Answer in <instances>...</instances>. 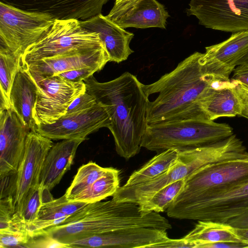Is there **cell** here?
<instances>
[{"instance_id": "obj_1", "label": "cell", "mask_w": 248, "mask_h": 248, "mask_svg": "<svg viewBox=\"0 0 248 248\" xmlns=\"http://www.w3.org/2000/svg\"><path fill=\"white\" fill-rule=\"evenodd\" d=\"M86 91L107 111L108 129L114 140L117 153L126 160L138 154L141 148L147 122L149 96L137 78L125 72L105 82L93 75L84 80Z\"/></svg>"}, {"instance_id": "obj_2", "label": "cell", "mask_w": 248, "mask_h": 248, "mask_svg": "<svg viewBox=\"0 0 248 248\" xmlns=\"http://www.w3.org/2000/svg\"><path fill=\"white\" fill-rule=\"evenodd\" d=\"M203 53L195 52L179 62L171 72L143 89L149 96L158 93L149 102L148 124L180 120L207 119L200 101L217 78L205 74L201 63ZM208 120V119H207Z\"/></svg>"}, {"instance_id": "obj_3", "label": "cell", "mask_w": 248, "mask_h": 248, "mask_svg": "<svg viewBox=\"0 0 248 248\" xmlns=\"http://www.w3.org/2000/svg\"><path fill=\"white\" fill-rule=\"evenodd\" d=\"M131 227H148L166 231L172 228L169 220L159 213L144 214L136 203L119 202L112 199L88 203L60 224L34 234L47 235L69 248L70 244L79 239Z\"/></svg>"}, {"instance_id": "obj_4", "label": "cell", "mask_w": 248, "mask_h": 248, "mask_svg": "<svg viewBox=\"0 0 248 248\" xmlns=\"http://www.w3.org/2000/svg\"><path fill=\"white\" fill-rule=\"evenodd\" d=\"M248 159V151L236 135L202 146L179 151L175 162L167 170L140 186L117 190L112 196L119 202L140 205L165 186L185 179L200 168L209 164Z\"/></svg>"}, {"instance_id": "obj_5", "label": "cell", "mask_w": 248, "mask_h": 248, "mask_svg": "<svg viewBox=\"0 0 248 248\" xmlns=\"http://www.w3.org/2000/svg\"><path fill=\"white\" fill-rule=\"evenodd\" d=\"M233 134L229 124L207 119H192L148 124L141 147L162 152L179 151L202 146L226 139Z\"/></svg>"}, {"instance_id": "obj_6", "label": "cell", "mask_w": 248, "mask_h": 248, "mask_svg": "<svg viewBox=\"0 0 248 248\" xmlns=\"http://www.w3.org/2000/svg\"><path fill=\"white\" fill-rule=\"evenodd\" d=\"M182 190L171 204L206 199L248 183V159L206 165L185 179Z\"/></svg>"}, {"instance_id": "obj_7", "label": "cell", "mask_w": 248, "mask_h": 248, "mask_svg": "<svg viewBox=\"0 0 248 248\" xmlns=\"http://www.w3.org/2000/svg\"><path fill=\"white\" fill-rule=\"evenodd\" d=\"M103 46L98 34L83 28L79 20L55 19L49 30L22 55V65L73 50Z\"/></svg>"}, {"instance_id": "obj_8", "label": "cell", "mask_w": 248, "mask_h": 248, "mask_svg": "<svg viewBox=\"0 0 248 248\" xmlns=\"http://www.w3.org/2000/svg\"><path fill=\"white\" fill-rule=\"evenodd\" d=\"M48 15L26 11L0 2V46L22 55L53 25Z\"/></svg>"}, {"instance_id": "obj_9", "label": "cell", "mask_w": 248, "mask_h": 248, "mask_svg": "<svg viewBox=\"0 0 248 248\" xmlns=\"http://www.w3.org/2000/svg\"><path fill=\"white\" fill-rule=\"evenodd\" d=\"M248 211V183L210 198L171 204L169 217L227 223Z\"/></svg>"}, {"instance_id": "obj_10", "label": "cell", "mask_w": 248, "mask_h": 248, "mask_svg": "<svg viewBox=\"0 0 248 248\" xmlns=\"http://www.w3.org/2000/svg\"><path fill=\"white\" fill-rule=\"evenodd\" d=\"M34 79L38 86L34 116L36 126L55 123L66 114L75 99L86 92L84 81L72 82L58 75Z\"/></svg>"}, {"instance_id": "obj_11", "label": "cell", "mask_w": 248, "mask_h": 248, "mask_svg": "<svg viewBox=\"0 0 248 248\" xmlns=\"http://www.w3.org/2000/svg\"><path fill=\"white\" fill-rule=\"evenodd\" d=\"M51 140L31 130L16 173L10 181V194L14 198L16 213L20 217L24 201L31 187L39 185V178L45 159L53 145Z\"/></svg>"}, {"instance_id": "obj_12", "label": "cell", "mask_w": 248, "mask_h": 248, "mask_svg": "<svg viewBox=\"0 0 248 248\" xmlns=\"http://www.w3.org/2000/svg\"><path fill=\"white\" fill-rule=\"evenodd\" d=\"M188 16L200 25L213 30L235 33L248 31V0H190Z\"/></svg>"}, {"instance_id": "obj_13", "label": "cell", "mask_w": 248, "mask_h": 248, "mask_svg": "<svg viewBox=\"0 0 248 248\" xmlns=\"http://www.w3.org/2000/svg\"><path fill=\"white\" fill-rule=\"evenodd\" d=\"M109 125L107 111L97 103L88 109L65 114L52 124H39L35 130L42 136L53 140H86L90 134L102 127L108 128Z\"/></svg>"}, {"instance_id": "obj_14", "label": "cell", "mask_w": 248, "mask_h": 248, "mask_svg": "<svg viewBox=\"0 0 248 248\" xmlns=\"http://www.w3.org/2000/svg\"><path fill=\"white\" fill-rule=\"evenodd\" d=\"M108 62V55L105 46H103L89 50H73L22 66L28 69L33 78H36L81 68H92L99 71Z\"/></svg>"}, {"instance_id": "obj_15", "label": "cell", "mask_w": 248, "mask_h": 248, "mask_svg": "<svg viewBox=\"0 0 248 248\" xmlns=\"http://www.w3.org/2000/svg\"><path fill=\"white\" fill-rule=\"evenodd\" d=\"M169 237L167 231L148 227L124 228L74 241L69 248H153Z\"/></svg>"}, {"instance_id": "obj_16", "label": "cell", "mask_w": 248, "mask_h": 248, "mask_svg": "<svg viewBox=\"0 0 248 248\" xmlns=\"http://www.w3.org/2000/svg\"><path fill=\"white\" fill-rule=\"evenodd\" d=\"M106 16L123 29H165L170 16L164 5L156 0H120L115 1Z\"/></svg>"}, {"instance_id": "obj_17", "label": "cell", "mask_w": 248, "mask_h": 248, "mask_svg": "<svg viewBox=\"0 0 248 248\" xmlns=\"http://www.w3.org/2000/svg\"><path fill=\"white\" fill-rule=\"evenodd\" d=\"M30 131L11 109L0 112V179L17 171Z\"/></svg>"}, {"instance_id": "obj_18", "label": "cell", "mask_w": 248, "mask_h": 248, "mask_svg": "<svg viewBox=\"0 0 248 248\" xmlns=\"http://www.w3.org/2000/svg\"><path fill=\"white\" fill-rule=\"evenodd\" d=\"M248 51V31L232 33L227 40L205 47L201 63L205 74L222 80L229 76Z\"/></svg>"}, {"instance_id": "obj_19", "label": "cell", "mask_w": 248, "mask_h": 248, "mask_svg": "<svg viewBox=\"0 0 248 248\" xmlns=\"http://www.w3.org/2000/svg\"><path fill=\"white\" fill-rule=\"evenodd\" d=\"M108 0H0V1L26 11L48 15L55 20H84L100 14L103 5Z\"/></svg>"}, {"instance_id": "obj_20", "label": "cell", "mask_w": 248, "mask_h": 248, "mask_svg": "<svg viewBox=\"0 0 248 248\" xmlns=\"http://www.w3.org/2000/svg\"><path fill=\"white\" fill-rule=\"evenodd\" d=\"M80 23L83 28L98 34L108 52L109 62L120 63L126 60L133 53L130 43L134 34L126 31L101 13L80 20Z\"/></svg>"}, {"instance_id": "obj_21", "label": "cell", "mask_w": 248, "mask_h": 248, "mask_svg": "<svg viewBox=\"0 0 248 248\" xmlns=\"http://www.w3.org/2000/svg\"><path fill=\"white\" fill-rule=\"evenodd\" d=\"M85 139L63 140L53 144L44 161L39 186L51 190L70 169L78 146Z\"/></svg>"}, {"instance_id": "obj_22", "label": "cell", "mask_w": 248, "mask_h": 248, "mask_svg": "<svg viewBox=\"0 0 248 248\" xmlns=\"http://www.w3.org/2000/svg\"><path fill=\"white\" fill-rule=\"evenodd\" d=\"M38 86L28 69L22 66L16 75L10 93L11 108L29 130L35 129V109Z\"/></svg>"}, {"instance_id": "obj_23", "label": "cell", "mask_w": 248, "mask_h": 248, "mask_svg": "<svg viewBox=\"0 0 248 248\" xmlns=\"http://www.w3.org/2000/svg\"><path fill=\"white\" fill-rule=\"evenodd\" d=\"M237 83L235 80L233 85L218 89L212 85L200 101L207 119L214 121L221 117L240 115L242 104L235 89Z\"/></svg>"}, {"instance_id": "obj_24", "label": "cell", "mask_w": 248, "mask_h": 248, "mask_svg": "<svg viewBox=\"0 0 248 248\" xmlns=\"http://www.w3.org/2000/svg\"><path fill=\"white\" fill-rule=\"evenodd\" d=\"M88 203L69 201L64 194L58 199L43 203L36 219L26 225L27 229L31 235L40 230L59 225Z\"/></svg>"}, {"instance_id": "obj_25", "label": "cell", "mask_w": 248, "mask_h": 248, "mask_svg": "<svg viewBox=\"0 0 248 248\" xmlns=\"http://www.w3.org/2000/svg\"><path fill=\"white\" fill-rule=\"evenodd\" d=\"M183 238L194 243L196 248L219 242H241L230 225L210 220H198L194 228Z\"/></svg>"}, {"instance_id": "obj_26", "label": "cell", "mask_w": 248, "mask_h": 248, "mask_svg": "<svg viewBox=\"0 0 248 248\" xmlns=\"http://www.w3.org/2000/svg\"><path fill=\"white\" fill-rule=\"evenodd\" d=\"M179 150L169 149L155 155L139 169L134 171L124 185L117 189L125 190L141 185L156 177L171 167L176 161Z\"/></svg>"}, {"instance_id": "obj_27", "label": "cell", "mask_w": 248, "mask_h": 248, "mask_svg": "<svg viewBox=\"0 0 248 248\" xmlns=\"http://www.w3.org/2000/svg\"><path fill=\"white\" fill-rule=\"evenodd\" d=\"M21 56L0 46V112L11 108L10 93L22 67Z\"/></svg>"}, {"instance_id": "obj_28", "label": "cell", "mask_w": 248, "mask_h": 248, "mask_svg": "<svg viewBox=\"0 0 248 248\" xmlns=\"http://www.w3.org/2000/svg\"><path fill=\"white\" fill-rule=\"evenodd\" d=\"M119 174L117 169L108 168L102 176L71 201L94 203L112 196L120 186Z\"/></svg>"}, {"instance_id": "obj_29", "label": "cell", "mask_w": 248, "mask_h": 248, "mask_svg": "<svg viewBox=\"0 0 248 248\" xmlns=\"http://www.w3.org/2000/svg\"><path fill=\"white\" fill-rule=\"evenodd\" d=\"M185 183V179H182L163 187L145 202L139 205L140 211L144 214L165 211L182 190Z\"/></svg>"}, {"instance_id": "obj_30", "label": "cell", "mask_w": 248, "mask_h": 248, "mask_svg": "<svg viewBox=\"0 0 248 248\" xmlns=\"http://www.w3.org/2000/svg\"><path fill=\"white\" fill-rule=\"evenodd\" d=\"M108 168L101 167L92 161L82 165L65 193L67 199L71 201L73 198L90 187L102 176Z\"/></svg>"}, {"instance_id": "obj_31", "label": "cell", "mask_w": 248, "mask_h": 248, "mask_svg": "<svg viewBox=\"0 0 248 248\" xmlns=\"http://www.w3.org/2000/svg\"><path fill=\"white\" fill-rule=\"evenodd\" d=\"M31 237L26 223L16 216L7 228L0 230V248H27Z\"/></svg>"}, {"instance_id": "obj_32", "label": "cell", "mask_w": 248, "mask_h": 248, "mask_svg": "<svg viewBox=\"0 0 248 248\" xmlns=\"http://www.w3.org/2000/svg\"><path fill=\"white\" fill-rule=\"evenodd\" d=\"M53 199L50 190L43 189L39 185L31 187L24 201L20 217L26 225L33 222L36 219L42 204Z\"/></svg>"}, {"instance_id": "obj_33", "label": "cell", "mask_w": 248, "mask_h": 248, "mask_svg": "<svg viewBox=\"0 0 248 248\" xmlns=\"http://www.w3.org/2000/svg\"><path fill=\"white\" fill-rule=\"evenodd\" d=\"M97 104L94 97L86 91L72 102L67 109L66 114L88 109Z\"/></svg>"}, {"instance_id": "obj_34", "label": "cell", "mask_w": 248, "mask_h": 248, "mask_svg": "<svg viewBox=\"0 0 248 248\" xmlns=\"http://www.w3.org/2000/svg\"><path fill=\"white\" fill-rule=\"evenodd\" d=\"M27 248H68V246L47 235L39 233L31 237Z\"/></svg>"}, {"instance_id": "obj_35", "label": "cell", "mask_w": 248, "mask_h": 248, "mask_svg": "<svg viewBox=\"0 0 248 248\" xmlns=\"http://www.w3.org/2000/svg\"><path fill=\"white\" fill-rule=\"evenodd\" d=\"M98 70L92 68H81L69 70L55 75H58L68 81L79 82L84 81Z\"/></svg>"}, {"instance_id": "obj_36", "label": "cell", "mask_w": 248, "mask_h": 248, "mask_svg": "<svg viewBox=\"0 0 248 248\" xmlns=\"http://www.w3.org/2000/svg\"><path fill=\"white\" fill-rule=\"evenodd\" d=\"M196 248V245L187 241L183 238L181 239H170L169 237L161 243L154 245L153 248Z\"/></svg>"}, {"instance_id": "obj_37", "label": "cell", "mask_w": 248, "mask_h": 248, "mask_svg": "<svg viewBox=\"0 0 248 248\" xmlns=\"http://www.w3.org/2000/svg\"><path fill=\"white\" fill-rule=\"evenodd\" d=\"M235 89L242 104L240 116L248 119V87L237 81Z\"/></svg>"}, {"instance_id": "obj_38", "label": "cell", "mask_w": 248, "mask_h": 248, "mask_svg": "<svg viewBox=\"0 0 248 248\" xmlns=\"http://www.w3.org/2000/svg\"><path fill=\"white\" fill-rule=\"evenodd\" d=\"M233 71L232 79L248 87V64L237 65Z\"/></svg>"}, {"instance_id": "obj_39", "label": "cell", "mask_w": 248, "mask_h": 248, "mask_svg": "<svg viewBox=\"0 0 248 248\" xmlns=\"http://www.w3.org/2000/svg\"><path fill=\"white\" fill-rule=\"evenodd\" d=\"M248 248V245L243 243L242 242H219L213 243L208 244L204 245L202 248Z\"/></svg>"}, {"instance_id": "obj_40", "label": "cell", "mask_w": 248, "mask_h": 248, "mask_svg": "<svg viewBox=\"0 0 248 248\" xmlns=\"http://www.w3.org/2000/svg\"><path fill=\"white\" fill-rule=\"evenodd\" d=\"M234 228H248V211L227 223Z\"/></svg>"}, {"instance_id": "obj_41", "label": "cell", "mask_w": 248, "mask_h": 248, "mask_svg": "<svg viewBox=\"0 0 248 248\" xmlns=\"http://www.w3.org/2000/svg\"><path fill=\"white\" fill-rule=\"evenodd\" d=\"M234 231L241 242L248 245V228H234Z\"/></svg>"}, {"instance_id": "obj_42", "label": "cell", "mask_w": 248, "mask_h": 248, "mask_svg": "<svg viewBox=\"0 0 248 248\" xmlns=\"http://www.w3.org/2000/svg\"><path fill=\"white\" fill-rule=\"evenodd\" d=\"M248 64V51L247 53L238 61L237 66L241 64Z\"/></svg>"}, {"instance_id": "obj_43", "label": "cell", "mask_w": 248, "mask_h": 248, "mask_svg": "<svg viewBox=\"0 0 248 248\" xmlns=\"http://www.w3.org/2000/svg\"><path fill=\"white\" fill-rule=\"evenodd\" d=\"M120 0H115V1Z\"/></svg>"}]
</instances>
